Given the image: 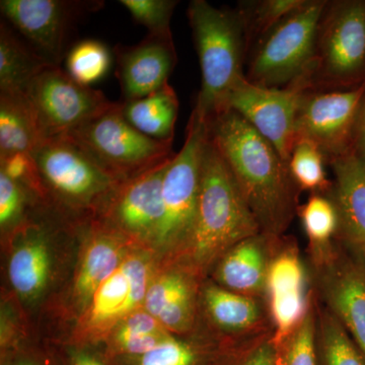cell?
Wrapping results in <instances>:
<instances>
[{"label":"cell","mask_w":365,"mask_h":365,"mask_svg":"<svg viewBox=\"0 0 365 365\" xmlns=\"http://www.w3.org/2000/svg\"><path fill=\"white\" fill-rule=\"evenodd\" d=\"M132 19L150 35H172L170 23L178 1L174 0H120Z\"/></svg>","instance_id":"cell-33"},{"label":"cell","mask_w":365,"mask_h":365,"mask_svg":"<svg viewBox=\"0 0 365 365\" xmlns=\"http://www.w3.org/2000/svg\"><path fill=\"white\" fill-rule=\"evenodd\" d=\"M316 340L319 365H365L364 353L328 309L319 311Z\"/></svg>","instance_id":"cell-28"},{"label":"cell","mask_w":365,"mask_h":365,"mask_svg":"<svg viewBox=\"0 0 365 365\" xmlns=\"http://www.w3.org/2000/svg\"><path fill=\"white\" fill-rule=\"evenodd\" d=\"M43 140L66 136L111 107L101 91L79 85L61 67L44 69L26 91Z\"/></svg>","instance_id":"cell-9"},{"label":"cell","mask_w":365,"mask_h":365,"mask_svg":"<svg viewBox=\"0 0 365 365\" xmlns=\"http://www.w3.org/2000/svg\"><path fill=\"white\" fill-rule=\"evenodd\" d=\"M66 71L79 85L91 86L105 78L111 68L113 57L108 46L98 40H83L67 52Z\"/></svg>","instance_id":"cell-29"},{"label":"cell","mask_w":365,"mask_h":365,"mask_svg":"<svg viewBox=\"0 0 365 365\" xmlns=\"http://www.w3.org/2000/svg\"><path fill=\"white\" fill-rule=\"evenodd\" d=\"M29 234L16 246L9 263V277L20 297L33 299L42 294L50 274L49 246L39 228H26Z\"/></svg>","instance_id":"cell-23"},{"label":"cell","mask_w":365,"mask_h":365,"mask_svg":"<svg viewBox=\"0 0 365 365\" xmlns=\"http://www.w3.org/2000/svg\"><path fill=\"white\" fill-rule=\"evenodd\" d=\"M150 281V263L144 255L125 257L81 314L76 343L85 344L109 337L122 319L143 309Z\"/></svg>","instance_id":"cell-11"},{"label":"cell","mask_w":365,"mask_h":365,"mask_svg":"<svg viewBox=\"0 0 365 365\" xmlns=\"http://www.w3.org/2000/svg\"><path fill=\"white\" fill-rule=\"evenodd\" d=\"M362 257H364V262H365V255H364V256H362Z\"/></svg>","instance_id":"cell-42"},{"label":"cell","mask_w":365,"mask_h":365,"mask_svg":"<svg viewBox=\"0 0 365 365\" xmlns=\"http://www.w3.org/2000/svg\"><path fill=\"white\" fill-rule=\"evenodd\" d=\"M258 234V222L208 130L201 160L195 225L180 252L184 269L192 275H201L235 245Z\"/></svg>","instance_id":"cell-2"},{"label":"cell","mask_w":365,"mask_h":365,"mask_svg":"<svg viewBox=\"0 0 365 365\" xmlns=\"http://www.w3.org/2000/svg\"><path fill=\"white\" fill-rule=\"evenodd\" d=\"M187 14L201 69V90L193 111L209 122L223 111L228 93L246 78L244 23L239 11L217 9L205 0L190 2Z\"/></svg>","instance_id":"cell-3"},{"label":"cell","mask_w":365,"mask_h":365,"mask_svg":"<svg viewBox=\"0 0 365 365\" xmlns=\"http://www.w3.org/2000/svg\"><path fill=\"white\" fill-rule=\"evenodd\" d=\"M121 109L126 121L144 135L174 140L179 100L169 83L145 97L122 102Z\"/></svg>","instance_id":"cell-24"},{"label":"cell","mask_w":365,"mask_h":365,"mask_svg":"<svg viewBox=\"0 0 365 365\" xmlns=\"http://www.w3.org/2000/svg\"><path fill=\"white\" fill-rule=\"evenodd\" d=\"M193 276L186 269L160 274L150 281L143 309L158 319L195 307Z\"/></svg>","instance_id":"cell-27"},{"label":"cell","mask_w":365,"mask_h":365,"mask_svg":"<svg viewBox=\"0 0 365 365\" xmlns=\"http://www.w3.org/2000/svg\"><path fill=\"white\" fill-rule=\"evenodd\" d=\"M52 64L6 21L0 23V93L26 95L34 79Z\"/></svg>","instance_id":"cell-22"},{"label":"cell","mask_w":365,"mask_h":365,"mask_svg":"<svg viewBox=\"0 0 365 365\" xmlns=\"http://www.w3.org/2000/svg\"><path fill=\"white\" fill-rule=\"evenodd\" d=\"M0 172L4 173L26 191H32L39 196L46 194L44 184L32 153H16L0 158Z\"/></svg>","instance_id":"cell-36"},{"label":"cell","mask_w":365,"mask_h":365,"mask_svg":"<svg viewBox=\"0 0 365 365\" xmlns=\"http://www.w3.org/2000/svg\"><path fill=\"white\" fill-rule=\"evenodd\" d=\"M294 247L287 245L271 258L265 295L273 324L272 339L279 352L311 312L307 274Z\"/></svg>","instance_id":"cell-16"},{"label":"cell","mask_w":365,"mask_h":365,"mask_svg":"<svg viewBox=\"0 0 365 365\" xmlns=\"http://www.w3.org/2000/svg\"><path fill=\"white\" fill-rule=\"evenodd\" d=\"M312 256L324 302L365 356L364 257L334 244Z\"/></svg>","instance_id":"cell-13"},{"label":"cell","mask_w":365,"mask_h":365,"mask_svg":"<svg viewBox=\"0 0 365 365\" xmlns=\"http://www.w3.org/2000/svg\"><path fill=\"white\" fill-rule=\"evenodd\" d=\"M364 96L365 83L350 90L306 91L297 113V140L314 144L330 163L352 153Z\"/></svg>","instance_id":"cell-10"},{"label":"cell","mask_w":365,"mask_h":365,"mask_svg":"<svg viewBox=\"0 0 365 365\" xmlns=\"http://www.w3.org/2000/svg\"><path fill=\"white\" fill-rule=\"evenodd\" d=\"M365 83V0L328 2L319 23L309 91Z\"/></svg>","instance_id":"cell-6"},{"label":"cell","mask_w":365,"mask_h":365,"mask_svg":"<svg viewBox=\"0 0 365 365\" xmlns=\"http://www.w3.org/2000/svg\"><path fill=\"white\" fill-rule=\"evenodd\" d=\"M334 172L331 200L339 217L337 237L345 248L365 255V165L354 151L330 163Z\"/></svg>","instance_id":"cell-18"},{"label":"cell","mask_w":365,"mask_h":365,"mask_svg":"<svg viewBox=\"0 0 365 365\" xmlns=\"http://www.w3.org/2000/svg\"><path fill=\"white\" fill-rule=\"evenodd\" d=\"M6 365H45L40 360L32 359L28 356L11 357L9 361L6 362Z\"/></svg>","instance_id":"cell-41"},{"label":"cell","mask_w":365,"mask_h":365,"mask_svg":"<svg viewBox=\"0 0 365 365\" xmlns=\"http://www.w3.org/2000/svg\"><path fill=\"white\" fill-rule=\"evenodd\" d=\"M208 130L262 234L279 239L297 207V186L289 165L265 137L232 110L213 117Z\"/></svg>","instance_id":"cell-1"},{"label":"cell","mask_w":365,"mask_h":365,"mask_svg":"<svg viewBox=\"0 0 365 365\" xmlns=\"http://www.w3.org/2000/svg\"><path fill=\"white\" fill-rule=\"evenodd\" d=\"M96 2L64 0H1L0 11L9 25L52 66L66 59L69 36L79 16Z\"/></svg>","instance_id":"cell-14"},{"label":"cell","mask_w":365,"mask_h":365,"mask_svg":"<svg viewBox=\"0 0 365 365\" xmlns=\"http://www.w3.org/2000/svg\"><path fill=\"white\" fill-rule=\"evenodd\" d=\"M202 297L206 313L220 330L248 337L265 332L263 311L256 297L235 294L217 284L206 285Z\"/></svg>","instance_id":"cell-21"},{"label":"cell","mask_w":365,"mask_h":365,"mask_svg":"<svg viewBox=\"0 0 365 365\" xmlns=\"http://www.w3.org/2000/svg\"><path fill=\"white\" fill-rule=\"evenodd\" d=\"M299 215L311 242L312 252L329 248L339 230L337 209L330 197L314 194L299 209Z\"/></svg>","instance_id":"cell-30"},{"label":"cell","mask_w":365,"mask_h":365,"mask_svg":"<svg viewBox=\"0 0 365 365\" xmlns=\"http://www.w3.org/2000/svg\"><path fill=\"white\" fill-rule=\"evenodd\" d=\"M306 0H263L247 2L240 6L242 23L246 34L247 46L257 42L278 21L299 9Z\"/></svg>","instance_id":"cell-32"},{"label":"cell","mask_w":365,"mask_h":365,"mask_svg":"<svg viewBox=\"0 0 365 365\" xmlns=\"http://www.w3.org/2000/svg\"><path fill=\"white\" fill-rule=\"evenodd\" d=\"M32 155L45 189L74 208L106 206L123 182L67 136L44 139Z\"/></svg>","instance_id":"cell-8"},{"label":"cell","mask_w":365,"mask_h":365,"mask_svg":"<svg viewBox=\"0 0 365 365\" xmlns=\"http://www.w3.org/2000/svg\"><path fill=\"white\" fill-rule=\"evenodd\" d=\"M354 153L365 165V96L355 131Z\"/></svg>","instance_id":"cell-40"},{"label":"cell","mask_w":365,"mask_h":365,"mask_svg":"<svg viewBox=\"0 0 365 365\" xmlns=\"http://www.w3.org/2000/svg\"><path fill=\"white\" fill-rule=\"evenodd\" d=\"M277 240L261 232L232 247L217 262V285L247 297L265 294L271 260L269 248Z\"/></svg>","instance_id":"cell-19"},{"label":"cell","mask_w":365,"mask_h":365,"mask_svg":"<svg viewBox=\"0 0 365 365\" xmlns=\"http://www.w3.org/2000/svg\"><path fill=\"white\" fill-rule=\"evenodd\" d=\"M121 237L111 227L98 230L86 244L74 278L72 299L81 314L93 294L121 265L126 255Z\"/></svg>","instance_id":"cell-20"},{"label":"cell","mask_w":365,"mask_h":365,"mask_svg":"<svg viewBox=\"0 0 365 365\" xmlns=\"http://www.w3.org/2000/svg\"><path fill=\"white\" fill-rule=\"evenodd\" d=\"M325 160V155L314 144L297 139L288 163L295 185L313 192L331 189L332 184L327 180Z\"/></svg>","instance_id":"cell-31"},{"label":"cell","mask_w":365,"mask_h":365,"mask_svg":"<svg viewBox=\"0 0 365 365\" xmlns=\"http://www.w3.org/2000/svg\"><path fill=\"white\" fill-rule=\"evenodd\" d=\"M116 76L123 102L150 95L169 83L177 63L172 35H150L134 46H117Z\"/></svg>","instance_id":"cell-17"},{"label":"cell","mask_w":365,"mask_h":365,"mask_svg":"<svg viewBox=\"0 0 365 365\" xmlns=\"http://www.w3.org/2000/svg\"><path fill=\"white\" fill-rule=\"evenodd\" d=\"M328 1L306 0L257 41L246 78L254 85L309 91L319 23Z\"/></svg>","instance_id":"cell-4"},{"label":"cell","mask_w":365,"mask_h":365,"mask_svg":"<svg viewBox=\"0 0 365 365\" xmlns=\"http://www.w3.org/2000/svg\"><path fill=\"white\" fill-rule=\"evenodd\" d=\"M66 136L123 182L175 155L173 141L150 138L129 124L122 114L121 103H113Z\"/></svg>","instance_id":"cell-5"},{"label":"cell","mask_w":365,"mask_h":365,"mask_svg":"<svg viewBox=\"0 0 365 365\" xmlns=\"http://www.w3.org/2000/svg\"><path fill=\"white\" fill-rule=\"evenodd\" d=\"M304 93L297 86L265 88L244 78L228 93L223 111L232 110L244 118L288 163L297 143V113Z\"/></svg>","instance_id":"cell-12"},{"label":"cell","mask_w":365,"mask_h":365,"mask_svg":"<svg viewBox=\"0 0 365 365\" xmlns=\"http://www.w3.org/2000/svg\"><path fill=\"white\" fill-rule=\"evenodd\" d=\"M316 333L317 319L311 309L304 323L278 352L279 365H319Z\"/></svg>","instance_id":"cell-34"},{"label":"cell","mask_w":365,"mask_h":365,"mask_svg":"<svg viewBox=\"0 0 365 365\" xmlns=\"http://www.w3.org/2000/svg\"><path fill=\"white\" fill-rule=\"evenodd\" d=\"M208 136V122L192 112L186 139L170 160L163 184L162 220L151 244L162 250L180 252L195 225L200 193L201 160Z\"/></svg>","instance_id":"cell-7"},{"label":"cell","mask_w":365,"mask_h":365,"mask_svg":"<svg viewBox=\"0 0 365 365\" xmlns=\"http://www.w3.org/2000/svg\"><path fill=\"white\" fill-rule=\"evenodd\" d=\"M67 365H109L105 357L98 356L83 347H72L67 351Z\"/></svg>","instance_id":"cell-39"},{"label":"cell","mask_w":365,"mask_h":365,"mask_svg":"<svg viewBox=\"0 0 365 365\" xmlns=\"http://www.w3.org/2000/svg\"><path fill=\"white\" fill-rule=\"evenodd\" d=\"M169 332L145 309H138L122 319L110 336L148 335Z\"/></svg>","instance_id":"cell-38"},{"label":"cell","mask_w":365,"mask_h":365,"mask_svg":"<svg viewBox=\"0 0 365 365\" xmlns=\"http://www.w3.org/2000/svg\"><path fill=\"white\" fill-rule=\"evenodd\" d=\"M43 141L26 95L0 93V158L32 153Z\"/></svg>","instance_id":"cell-25"},{"label":"cell","mask_w":365,"mask_h":365,"mask_svg":"<svg viewBox=\"0 0 365 365\" xmlns=\"http://www.w3.org/2000/svg\"><path fill=\"white\" fill-rule=\"evenodd\" d=\"M265 332L255 336L241 351L222 349L215 365H279L272 334Z\"/></svg>","instance_id":"cell-35"},{"label":"cell","mask_w":365,"mask_h":365,"mask_svg":"<svg viewBox=\"0 0 365 365\" xmlns=\"http://www.w3.org/2000/svg\"><path fill=\"white\" fill-rule=\"evenodd\" d=\"M220 351L210 343L181 339L173 334L140 356L106 360L109 365H215Z\"/></svg>","instance_id":"cell-26"},{"label":"cell","mask_w":365,"mask_h":365,"mask_svg":"<svg viewBox=\"0 0 365 365\" xmlns=\"http://www.w3.org/2000/svg\"><path fill=\"white\" fill-rule=\"evenodd\" d=\"M26 190L0 172V225L2 230L23 217Z\"/></svg>","instance_id":"cell-37"},{"label":"cell","mask_w":365,"mask_h":365,"mask_svg":"<svg viewBox=\"0 0 365 365\" xmlns=\"http://www.w3.org/2000/svg\"><path fill=\"white\" fill-rule=\"evenodd\" d=\"M173 158L118 187L105 206L109 227L134 239L153 242L163 217V178Z\"/></svg>","instance_id":"cell-15"}]
</instances>
